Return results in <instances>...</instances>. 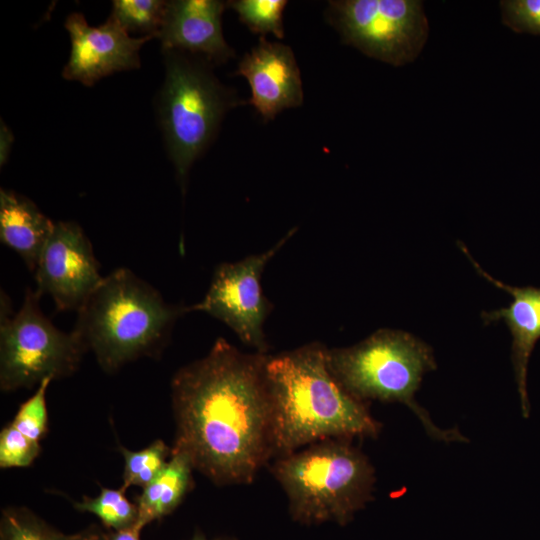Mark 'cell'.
I'll list each match as a JSON object with an SVG mask.
<instances>
[{"instance_id":"cell-9","label":"cell","mask_w":540,"mask_h":540,"mask_svg":"<svg viewBox=\"0 0 540 540\" xmlns=\"http://www.w3.org/2000/svg\"><path fill=\"white\" fill-rule=\"evenodd\" d=\"M290 230L269 250L250 255L240 261L219 264L213 273L210 287L203 300L189 311L205 312L222 321L256 352L266 354L267 343L263 331L264 321L272 305L264 296L261 275L266 264L295 233Z\"/></svg>"},{"instance_id":"cell-8","label":"cell","mask_w":540,"mask_h":540,"mask_svg":"<svg viewBox=\"0 0 540 540\" xmlns=\"http://www.w3.org/2000/svg\"><path fill=\"white\" fill-rule=\"evenodd\" d=\"M326 17L343 43L393 66L414 61L429 33L418 0L329 1Z\"/></svg>"},{"instance_id":"cell-24","label":"cell","mask_w":540,"mask_h":540,"mask_svg":"<svg viewBox=\"0 0 540 540\" xmlns=\"http://www.w3.org/2000/svg\"><path fill=\"white\" fill-rule=\"evenodd\" d=\"M502 23L517 33L540 35V0L500 1Z\"/></svg>"},{"instance_id":"cell-29","label":"cell","mask_w":540,"mask_h":540,"mask_svg":"<svg viewBox=\"0 0 540 540\" xmlns=\"http://www.w3.org/2000/svg\"><path fill=\"white\" fill-rule=\"evenodd\" d=\"M215 540H235L233 538H228V537H222V538H217Z\"/></svg>"},{"instance_id":"cell-28","label":"cell","mask_w":540,"mask_h":540,"mask_svg":"<svg viewBox=\"0 0 540 540\" xmlns=\"http://www.w3.org/2000/svg\"><path fill=\"white\" fill-rule=\"evenodd\" d=\"M190 540H208V539L201 531L197 530Z\"/></svg>"},{"instance_id":"cell-12","label":"cell","mask_w":540,"mask_h":540,"mask_svg":"<svg viewBox=\"0 0 540 540\" xmlns=\"http://www.w3.org/2000/svg\"><path fill=\"white\" fill-rule=\"evenodd\" d=\"M234 74L248 81V102L264 121L303 103L300 70L292 49L285 44L261 36L257 45L243 56Z\"/></svg>"},{"instance_id":"cell-16","label":"cell","mask_w":540,"mask_h":540,"mask_svg":"<svg viewBox=\"0 0 540 540\" xmlns=\"http://www.w3.org/2000/svg\"><path fill=\"white\" fill-rule=\"evenodd\" d=\"M194 466L182 450L171 448V456L164 470L143 488L136 503L137 524H147L171 514L182 502L192 485Z\"/></svg>"},{"instance_id":"cell-1","label":"cell","mask_w":540,"mask_h":540,"mask_svg":"<svg viewBox=\"0 0 540 540\" xmlns=\"http://www.w3.org/2000/svg\"><path fill=\"white\" fill-rule=\"evenodd\" d=\"M267 356L221 337L172 377L173 448L217 485L252 483L273 456Z\"/></svg>"},{"instance_id":"cell-4","label":"cell","mask_w":540,"mask_h":540,"mask_svg":"<svg viewBox=\"0 0 540 540\" xmlns=\"http://www.w3.org/2000/svg\"><path fill=\"white\" fill-rule=\"evenodd\" d=\"M348 438H328L277 457L272 473L292 519L346 525L372 500L375 471Z\"/></svg>"},{"instance_id":"cell-3","label":"cell","mask_w":540,"mask_h":540,"mask_svg":"<svg viewBox=\"0 0 540 540\" xmlns=\"http://www.w3.org/2000/svg\"><path fill=\"white\" fill-rule=\"evenodd\" d=\"M188 307L167 303L159 291L122 267L102 281L77 311L73 331L106 373L141 357L160 356L176 320Z\"/></svg>"},{"instance_id":"cell-10","label":"cell","mask_w":540,"mask_h":540,"mask_svg":"<svg viewBox=\"0 0 540 540\" xmlns=\"http://www.w3.org/2000/svg\"><path fill=\"white\" fill-rule=\"evenodd\" d=\"M102 279L82 228L72 221L55 222L35 269V291L49 295L57 311L77 312Z\"/></svg>"},{"instance_id":"cell-15","label":"cell","mask_w":540,"mask_h":540,"mask_svg":"<svg viewBox=\"0 0 540 540\" xmlns=\"http://www.w3.org/2000/svg\"><path fill=\"white\" fill-rule=\"evenodd\" d=\"M54 225L30 199L0 190V240L21 257L29 270L35 271Z\"/></svg>"},{"instance_id":"cell-5","label":"cell","mask_w":540,"mask_h":540,"mask_svg":"<svg viewBox=\"0 0 540 540\" xmlns=\"http://www.w3.org/2000/svg\"><path fill=\"white\" fill-rule=\"evenodd\" d=\"M328 367L354 398L400 402L409 407L434 439L464 442L455 429L443 430L415 400L424 374L436 368L431 348L410 333L379 329L356 345L327 349Z\"/></svg>"},{"instance_id":"cell-26","label":"cell","mask_w":540,"mask_h":540,"mask_svg":"<svg viewBox=\"0 0 540 540\" xmlns=\"http://www.w3.org/2000/svg\"><path fill=\"white\" fill-rule=\"evenodd\" d=\"M109 532L97 525H91L77 533L69 534L68 540H108Z\"/></svg>"},{"instance_id":"cell-7","label":"cell","mask_w":540,"mask_h":540,"mask_svg":"<svg viewBox=\"0 0 540 540\" xmlns=\"http://www.w3.org/2000/svg\"><path fill=\"white\" fill-rule=\"evenodd\" d=\"M41 296L26 289L17 312L1 311L0 388L3 392L39 386L45 379L75 373L87 351L72 330L58 329L40 308Z\"/></svg>"},{"instance_id":"cell-21","label":"cell","mask_w":540,"mask_h":540,"mask_svg":"<svg viewBox=\"0 0 540 540\" xmlns=\"http://www.w3.org/2000/svg\"><path fill=\"white\" fill-rule=\"evenodd\" d=\"M167 2L160 0L113 1V16L126 31H140L157 37L162 26Z\"/></svg>"},{"instance_id":"cell-23","label":"cell","mask_w":540,"mask_h":540,"mask_svg":"<svg viewBox=\"0 0 540 540\" xmlns=\"http://www.w3.org/2000/svg\"><path fill=\"white\" fill-rule=\"evenodd\" d=\"M40 443L31 440L17 430L12 423L0 432V467H28L37 458Z\"/></svg>"},{"instance_id":"cell-19","label":"cell","mask_w":540,"mask_h":540,"mask_svg":"<svg viewBox=\"0 0 540 540\" xmlns=\"http://www.w3.org/2000/svg\"><path fill=\"white\" fill-rule=\"evenodd\" d=\"M68 535L28 508L7 507L2 510L0 540H68Z\"/></svg>"},{"instance_id":"cell-20","label":"cell","mask_w":540,"mask_h":540,"mask_svg":"<svg viewBox=\"0 0 540 540\" xmlns=\"http://www.w3.org/2000/svg\"><path fill=\"white\" fill-rule=\"evenodd\" d=\"M239 20L255 34L264 36L272 33L284 38L283 11L287 6L284 0H233L227 2Z\"/></svg>"},{"instance_id":"cell-17","label":"cell","mask_w":540,"mask_h":540,"mask_svg":"<svg viewBox=\"0 0 540 540\" xmlns=\"http://www.w3.org/2000/svg\"><path fill=\"white\" fill-rule=\"evenodd\" d=\"M74 507L80 512L95 515L103 526L118 531L133 526L138 519V508L125 496V490L102 487L96 497L83 496Z\"/></svg>"},{"instance_id":"cell-22","label":"cell","mask_w":540,"mask_h":540,"mask_svg":"<svg viewBox=\"0 0 540 540\" xmlns=\"http://www.w3.org/2000/svg\"><path fill=\"white\" fill-rule=\"evenodd\" d=\"M51 379H45L35 393L19 407L12 425L26 437L40 442L45 436L48 426L46 392Z\"/></svg>"},{"instance_id":"cell-27","label":"cell","mask_w":540,"mask_h":540,"mask_svg":"<svg viewBox=\"0 0 540 540\" xmlns=\"http://www.w3.org/2000/svg\"><path fill=\"white\" fill-rule=\"evenodd\" d=\"M142 527L135 523L133 526L118 530H109L108 540H141Z\"/></svg>"},{"instance_id":"cell-6","label":"cell","mask_w":540,"mask_h":540,"mask_svg":"<svg viewBox=\"0 0 540 540\" xmlns=\"http://www.w3.org/2000/svg\"><path fill=\"white\" fill-rule=\"evenodd\" d=\"M158 111L167 150L184 192L193 162L204 152L233 107L244 104L205 65L180 51H165Z\"/></svg>"},{"instance_id":"cell-11","label":"cell","mask_w":540,"mask_h":540,"mask_svg":"<svg viewBox=\"0 0 540 540\" xmlns=\"http://www.w3.org/2000/svg\"><path fill=\"white\" fill-rule=\"evenodd\" d=\"M65 28L71 39V53L63 77L86 86L114 72L140 66V48L153 36L133 38L110 15L100 26L88 25L80 13L68 16Z\"/></svg>"},{"instance_id":"cell-2","label":"cell","mask_w":540,"mask_h":540,"mask_svg":"<svg viewBox=\"0 0 540 540\" xmlns=\"http://www.w3.org/2000/svg\"><path fill=\"white\" fill-rule=\"evenodd\" d=\"M272 453L281 457L328 438L376 437L381 424L350 395L317 342L267 356Z\"/></svg>"},{"instance_id":"cell-18","label":"cell","mask_w":540,"mask_h":540,"mask_svg":"<svg viewBox=\"0 0 540 540\" xmlns=\"http://www.w3.org/2000/svg\"><path fill=\"white\" fill-rule=\"evenodd\" d=\"M119 449L124 458V490L130 486L145 488L164 470L171 456V449L159 439L139 451L123 446Z\"/></svg>"},{"instance_id":"cell-14","label":"cell","mask_w":540,"mask_h":540,"mask_svg":"<svg viewBox=\"0 0 540 540\" xmlns=\"http://www.w3.org/2000/svg\"><path fill=\"white\" fill-rule=\"evenodd\" d=\"M459 247L479 274L512 296L508 307L483 312L482 319L486 324L502 320L510 330L512 336L511 359L522 415L528 417L530 404L527 393V369L530 355L540 339V288L533 286L513 287L495 279L474 260L464 244L459 243Z\"/></svg>"},{"instance_id":"cell-13","label":"cell","mask_w":540,"mask_h":540,"mask_svg":"<svg viewBox=\"0 0 540 540\" xmlns=\"http://www.w3.org/2000/svg\"><path fill=\"white\" fill-rule=\"evenodd\" d=\"M227 3L218 0L167 2L158 33L164 51L188 50L208 61L223 63L234 56L222 32V14Z\"/></svg>"},{"instance_id":"cell-25","label":"cell","mask_w":540,"mask_h":540,"mask_svg":"<svg viewBox=\"0 0 540 540\" xmlns=\"http://www.w3.org/2000/svg\"><path fill=\"white\" fill-rule=\"evenodd\" d=\"M14 141V136L11 130L7 127L5 123L1 120L0 128V165L1 167L6 164L12 144Z\"/></svg>"}]
</instances>
